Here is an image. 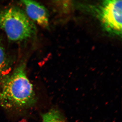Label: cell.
Here are the masks:
<instances>
[{
  "label": "cell",
  "instance_id": "3957f363",
  "mask_svg": "<svg viewBox=\"0 0 122 122\" xmlns=\"http://www.w3.org/2000/svg\"><path fill=\"white\" fill-rule=\"evenodd\" d=\"M122 0H106L97 9L103 30L112 35L122 36Z\"/></svg>",
  "mask_w": 122,
  "mask_h": 122
},
{
  "label": "cell",
  "instance_id": "277c9868",
  "mask_svg": "<svg viewBox=\"0 0 122 122\" xmlns=\"http://www.w3.org/2000/svg\"><path fill=\"white\" fill-rule=\"evenodd\" d=\"M21 2L25 7V14L30 20L43 28H49V13L45 6L34 1L24 0Z\"/></svg>",
  "mask_w": 122,
  "mask_h": 122
},
{
  "label": "cell",
  "instance_id": "6da1fadb",
  "mask_svg": "<svg viewBox=\"0 0 122 122\" xmlns=\"http://www.w3.org/2000/svg\"><path fill=\"white\" fill-rule=\"evenodd\" d=\"M23 63L0 82V107L8 109H24L36 102L32 84Z\"/></svg>",
  "mask_w": 122,
  "mask_h": 122
},
{
  "label": "cell",
  "instance_id": "5b68a950",
  "mask_svg": "<svg viewBox=\"0 0 122 122\" xmlns=\"http://www.w3.org/2000/svg\"><path fill=\"white\" fill-rule=\"evenodd\" d=\"M11 66L4 49L0 45V82L10 74Z\"/></svg>",
  "mask_w": 122,
  "mask_h": 122
},
{
  "label": "cell",
  "instance_id": "7a4b0ae2",
  "mask_svg": "<svg viewBox=\"0 0 122 122\" xmlns=\"http://www.w3.org/2000/svg\"><path fill=\"white\" fill-rule=\"evenodd\" d=\"M0 30H4L9 40L13 41L33 38L37 33L32 21L21 9L15 7L0 10Z\"/></svg>",
  "mask_w": 122,
  "mask_h": 122
},
{
  "label": "cell",
  "instance_id": "8992f818",
  "mask_svg": "<svg viewBox=\"0 0 122 122\" xmlns=\"http://www.w3.org/2000/svg\"><path fill=\"white\" fill-rule=\"evenodd\" d=\"M42 122H66L62 117L60 112L56 109H51L42 114Z\"/></svg>",
  "mask_w": 122,
  "mask_h": 122
}]
</instances>
